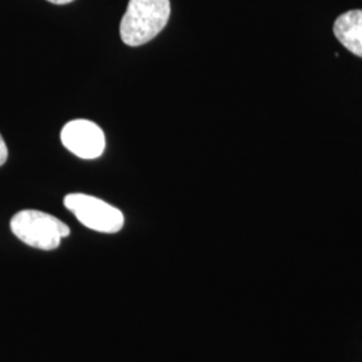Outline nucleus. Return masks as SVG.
<instances>
[{
	"mask_svg": "<svg viewBox=\"0 0 362 362\" xmlns=\"http://www.w3.org/2000/svg\"><path fill=\"white\" fill-rule=\"evenodd\" d=\"M61 140L67 151L85 160L103 155L106 144L103 129L89 119L67 122L61 132Z\"/></svg>",
	"mask_w": 362,
	"mask_h": 362,
	"instance_id": "nucleus-4",
	"label": "nucleus"
},
{
	"mask_svg": "<svg viewBox=\"0 0 362 362\" xmlns=\"http://www.w3.org/2000/svg\"><path fill=\"white\" fill-rule=\"evenodd\" d=\"M333 33L348 52L362 58V10L341 13L334 22Z\"/></svg>",
	"mask_w": 362,
	"mask_h": 362,
	"instance_id": "nucleus-5",
	"label": "nucleus"
},
{
	"mask_svg": "<svg viewBox=\"0 0 362 362\" xmlns=\"http://www.w3.org/2000/svg\"><path fill=\"white\" fill-rule=\"evenodd\" d=\"M64 204L85 227L93 231L116 233L124 227V214L98 197L70 194L66 196Z\"/></svg>",
	"mask_w": 362,
	"mask_h": 362,
	"instance_id": "nucleus-3",
	"label": "nucleus"
},
{
	"mask_svg": "<svg viewBox=\"0 0 362 362\" xmlns=\"http://www.w3.org/2000/svg\"><path fill=\"white\" fill-rule=\"evenodd\" d=\"M7 158H8V149H7V145H6L1 134H0V167L3 164H6Z\"/></svg>",
	"mask_w": 362,
	"mask_h": 362,
	"instance_id": "nucleus-6",
	"label": "nucleus"
},
{
	"mask_svg": "<svg viewBox=\"0 0 362 362\" xmlns=\"http://www.w3.org/2000/svg\"><path fill=\"white\" fill-rule=\"evenodd\" d=\"M170 0H129L119 25L125 45L137 47L156 38L168 23Z\"/></svg>",
	"mask_w": 362,
	"mask_h": 362,
	"instance_id": "nucleus-1",
	"label": "nucleus"
},
{
	"mask_svg": "<svg viewBox=\"0 0 362 362\" xmlns=\"http://www.w3.org/2000/svg\"><path fill=\"white\" fill-rule=\"evenodd\" d=\"M47 1H50L52 4L64 6V4H69V3H71V1H74V0H47Z\"/></svg>",
	"mask_w": 362,
	"mask_h": 362,
	"instance_id": "nucleus-7",
	"label": "nucleus"
},
{
	"mask_svg": "<svg viewBox=\"0 0 362 362\" xmlns=\"http://www.w3.org/2000/svg\"><path fill=\"white\" fill-rule=\"evenodd\" d=\"M10 227L25 245L43 251L58 248L62 239L70 235V228L64 221L37 209L19 211L13 215Z\"/></svg>",
	"mask_w": 362,
	"mask_h": 362,
	"instance_id": "nucleus-2",
	"label": "nucleus"
}]
</instances>
